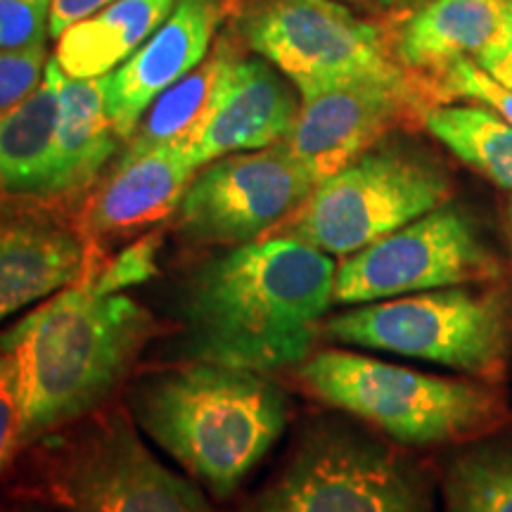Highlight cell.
<instances>
[{"label": "cell", "instance_id": "1", "mask_svg": "<svg viewBox=\"0 0 512 512\" xmlns=\"http://www.w3.org/2000/svg\"><path fill=\"white\" fill-rule=\"evenodd\" d=\"M337 266L306 242L252 240L209 254L178 283V351L256 373L299 366L335 302Z\"/></svg>", "mask_w": 512, "mask_h": 512}, {"label": "cell", "instance_id": "2", "mask_svg": "<svg viewBox=\"0 0 512 512\" xmlns=\"http://www.w3.org/2000/svg\"><path fill=\"white\" fill-rule=\"evenodd\" d=\"M152 313L81 278L0 335L22 408L24 448L86 418L117 394L150 339Z\"/></svg>", "mask_w": 512, "mask_h": 512}, {"label": "cell", "instance_id": "3", "mask_svg": "<svg viewBox=\"0 0 512 512\" xmlns=\"http://www.w3.org/2000/svg\"><path fill=\"white\" fill-rule=\"evenodd\" d=\"M126 408L219 501L240 489L290 418L285 389L266 373L202 361L138 377Z\"/></svg>", "mask_w": 512, "mask_h": 512}, {"label": "cell", "instance_id": "4", "mask_svg": "<svg viewBox=\"0 0 512 512\" xmlns=\"http://www.w3.org/2000/svg\"><path fill=\"white\" fill-rule=\"evenodd\" d=\"M126 406H102L31 448L29 489L55 512H214L166 467Z\"/></svg>", "mask_w": 512, "mask_h": 512}, {"label": "cell", "instance_id": "5", "mask_svg": "<svg viewBox=\"0 0 512 512\" xmlns=\"http://www.w3.org/2000/svg\"><path fill=\"white\" fill-rule=\"evenodd\" d=\"M299 380L335 411L363 420L406 446L477 439L508 420L494 389L377 361L344 349H325L299 363Z\"/></svg>", "mask_w": 512, "mask_h": 512}, {"label": "cell", "instance_id": "6", "mask_svg": "<svg viewBox=\"0 0 512 512\" xmlns=\"http://www.w3.org/2000/svg\"><path fill=\"white\" fill-rule=\"evenodd\" d=\"M235 512H437L406 453L344 415L316 418Z\"/></svg>", "mask_w": 512, "mask_h": 512}, {"label": "cell", "instance_id": "7", "mask_svg": "<svg viewBox=\"0 0 512 512\" xmlns=\"http://www.w3.org/2000/svg\"><path fill=\"white\" fill-rule=\"evenodd\" d=\"M323 332L332 342L439 363L491 382L505 373L512 349V297L494 283L403 294L337 313Z\"/></svg>", "mask_w": 512, "mask_h": 512}, {"label": "cell", "instance_id": "8", "mask_svg": "<svg viewBox=\"0 0 512 512\" xmlns=\"http://www.w3.org/2000/svg\"><path fill=\"white\" fill-rule=\"evenodd\" d=\"M451 200V178L425 152L370 147L323 178L285 221V235L332 256H351Z\"/></svg>", "mask_w": 512, "mask_h": 512}, {"label": "cell", "instance_id": "9", "mask_svg": "<svg viewBox=\"0 0 512 512\" xmlns=\"http://www.w3.org/2000/svg\"><path fill=\"white\" fill-rule=\"evenodd\" d=\"M501 278V259L477 221L446 202L361 252L344 256L335 278V302L356 306Z\"/></svg>", "mask_w": 512, "mask_h": 512}, {"label": "cell", "instance_id": "10", "mask_svg": "<svg viewBox=\"0 0 512 512\" xmlns=\"http://www.w3.org/2000/svg\"><path fill=\"white\" fill-rule=\"evenodd\" d=\"M242 36L299 95L403 72L392 38L337 0H259L242 19Z\"/></svg>", "mask_w": 512, "mask_h": 512}, {"label": "cell", "instance_id": "11", "mask_svg": "<svg viewBox=\"0 0 512 512\" xmlns=\"http://www.w3.org/2000/svg\"><path fill=\"white\" fill-rule=\"evenodd\" d=\"M318 178L285 143L233 152L192 176L174 214V233L192 247H235L290 221Z\"/></svg>", "mask_w": 512, "mask_h": 512}, {"label": "cell", "instance_id": "12", "mask_svg": "<svg viewBox=\"0 0 512 512\" xmlns=\"http://www.w3.org/2000/svg\"><path fill=\"white\" fill-rule=\"evenodd\" d=\"M299 114L285 145L309 166L318 183L337 174L387 133L425 124L439 107L434 88L411 72L368 76L299 95Z\"/></svg>", "mask_w": 512, "mask_h": 512}, {"label": "cell", "instance_id": "13", "mask_svg": "<svg viewBox=\"0 0 512 512\" xmlns=\"http://www.w3.org/2000/svg\"><path fill=\"white\" fill-rule=\"evenodd\" d=\"M271 62L230 55L223 76L195 131L183 140L197 169L233 152L285 143L299 114L292 86Z\"/></svg>", "mask_w": 512, "mask_h": 512}, {"label": "cell", "instance_id": "14", "mask_svg": "<svg viewBox=\"0 0 512 512\" xmlns=\"http://www.w3.org/2000/svg\"><path fill=\"white\" fill-rule=\"evenodd\" d=\"M221 19V0H178L162 27L105 76L107 114L124 143L133 136L147 107L207 60Z\"/></svg>", "mask_w": 512, "mask_h": 512}, {"label": "cell", "instance_id": "15", "mask_svg": "<svg viewBox=\"0 0 512 512\" xmlns=\"http://www.w3.org/2000/svg\"><path fill=\"white\" fill-rule=\"evenodd\" d=\"M88 273V242L60 216L0 204V320L53 297Z\"/></svg>", "mask_w": 512, "mask_h": 512}, {"label": "cell", "instance_id": "16", "mask_svg": "<svg viewBox=\"0 0 512 512\" xmlns=\"http://www.w3.org/2000/svg\"><path fill=\"white\" fill-rule=\"evenodd\" d=\"M197 166L183 143L121 152L117 164L95 185L83 209L81 233L88 245L138 235L176 214Z\"/></svg>", "mask_w": 512, "mask_h": 512}, {"label": "cell", "instance_id": "17", "mask_svg": "<svg viewBox=\"0 0 512 512\" xmlns=\"http://www.w3.org/2000/svg\"><path fill=\"white\" fill-rule=\"evenodd\" d=\"M510 0H422L392 38L396 62L437 91L460 62H475L503 34ZM439 95V93H437Z\"/></svg>", "mask_w": 512, "mask_h": 512}, {"label": "cell", "instance_id": "18", "mask_svg": "<svg viewBox=\"0 0 512 512\" xmlns=\"http://www.w3.org/2000/svg\"><path fill=\"white\" fill-rule=\"evenodd\" d=\"M62 79L60 64L50 57L41 86L0 117V188L5 192L50 200Z\"/></svg>", "mask_w": 512, "mask_h": 512}, {"label": "cell", "instance_id": "19", "mask_svg": "<svg viewBox=\"0 0 512 512\" xmlns=\"http://www.w3.org/2000/svg\"><path fill=\"white\" fill-rule=\"evenodd\" d=\"M124 143L105 105V76L69 79L60 88V121L55 136V171L50 197H67L98 181Z\"/></svg>", "mask_w": 512, "mask_h": 512}, {"label": "cell", "instance_id": "20", "mask_svg": "<svg viewBox=\"0 0 512 512\" xmlns=\"http://www.w3.org/2000/svg\"><path fill=\"white\" fill-rule=\"evenodd\" d=\"M178 0H114L57 38L55 60L69 79H100L121 67L174 12Z\"/></svg>", "mask_w": 512, "mask_h": 512}, {"label": "cell", "instance_id": "21", "mask_svg": "<svg viewBox=\"0 0 512 512\" xmlns=\"http://www.w3.org/2000/svg\"><path fill=\"white\" fill-rule=\"evenodd\" d=\"M425 128L460 162L512 190V124L479 105H439L425 117Z\"/></svg>", "mask_w": 512, "mask_h": 512}, {"label": "cell", "instance_id": "22", "mask_svg": "<svg viewBox=\"0 0 512 512\" xmlns=\"http://www.w3.org/2000/svg\"><path fill=\"white\" fill-rule=\"evenodd\" d=\"M230 60L226 48L209 53L200 67L185 74L181 81L166 88L159 98L147 107L133 136L126 140V152H145L152 147H162L169 143H183L195 131L204 112L209 110L211 98L223 76V69Z\"/></svg>", "mask_w": 512, "mask_h": 512}, {"label": "cell", "instance_id": "23", "mask_svg": "<svg viewBox=\"0 0 512 512\" xmlns=\"http://www.w3.org/2000/svg\"><path fill=\"white\" fill-rule=\"evenodd\" d=\"M444 512H512V448L477 444L448 460Z\"/></svg>", "mask_w": 512, "mask_h": 512}, {"label": "cell", "instance_id": "24", "mask_svg": "<svg viewBox=\"0 0 512 512\" xmlns=\"http://www.w3.org/2000/svg\"><path fill=\"white\" fill-rule=\"evenodd\" d=\"M162 233H147L121 249L114 259L107 261L98 273H88L83 278L91 283L98 294H117L128 287L143 285L159 273V252H162Z\"/></svg>", "mask_w": 512, "mask_h": 512}, {"label": "cell", "instance_id": "25", "mask_svg": "<svg viewBox=\"0 0 512 512\" xmlns=\"http://www.w3.org/2000/svg\"><path fill=\"white\" fill-rule=\"evenodd\" d=\"M48 62L46 41L22 48H0V117L22 105L41 86Z\"/></svg>", "mask_w": 512, "mask_h": 512}, {"label": "cell", "instance_id": "26", "mask_svg": "<svg viewBox=\"0 0 512 512\" xmlns=\"http://www.w3.org/2000/svg\"><path fill=\"white\" fill-rule=\"evenodd\" d=\"M437 93L441 105L453 98H470L489 105L491 110L512 124V88L503 86L494 76L486 74L477 62L467 60L448 69L437 81Z\"/></svg>", "mask_w": 512, "mask_h": 512}, {"label": "cell", "instance_id": "27", "mask_svg": "<svg viewBox=\"0 0 512 512\" xmlns=\"http://www.w3.org/2000/svg\"><path fill=\"white\" fill-rule=\"evenodd\" d=\"M53 0H0V48L43 43L50 27Z\"/></svg>", "mask_w": 512, "mask_h": 512}, {"label": "cell", "instance_id": "28", "mask_svg": "<svg viewBox=\"0 0 512 512\" xmlns=\"http://www.w3.org/2000/svg\"><path fill=\"white\" fill-rule=\"evenodd\" d=\"M24 451L22 408L10 363L0 356V472Z\"/></svg>", "mask_w": 512, "mask_h": 512}, {"label": "cell", "instance_id": "29", "mask_svg": "<svg viewBox=\"0 0 512 512\" xmlns=\"http://www.w3.org/2000/svg\"><path fill=\"white\" fill-rule=\"evenodd\" d=\"M486 74L494 76L503 86L512 88V0L508 3V15H505L503 34L491 48H486L475 60Z\"/></svg>", "mask_w": 512, "mask_h": 512}, {"label": "cell", "instance_id": "30", "mask_svg": "<svg viewBox=\"0 0 512 512\" xmlns=\"http://www.w3.org/2000/svg\"><path fill=\"white\" fill-rule=\"evenodd\" d=\"M110 3H114V0H53L48 27L50 38L57 41L69 27H74V24H79L83 19L95 15V12L107 8Z\"/></svg>", "mask_w": 512, "mask_h": 512}, {"label": "cell", "instance_id": "31", "mask_svg": "<svg viewBox=\"0 0 512 512\" xmlns=\"http://www.w3.org/2000/svg\"><path fill=\"white\" fill-rule=\"evenodd\" d=\"M3 512H55L53 508H48L46 503L36 501V498H31V501H22L17 505H12V508L3 510Z\"/></svg>", "mask_w": 512, "mask_h": 512}, {"label": "cell", "instance_id": "32", "mask_svg": "<svg viewBox=\"0 0 512 512\" xmlns=\"http://www.w3.org/2000/svg\"><path fill=\"white\" fill-rule=\"evenodd\" d=\"M363 3H370L375 5V8H382V10H396V8H403V5H418L422 0H363Z\"/></svg>", "mask_w": 512, "mask_h": 512}, {"label": "cell", "instance_id": "33", "mask_svg": "<svg viewBox=\"0 0 512 512\" xmlns=\"http://www.w3.org/2000/svg\"><path fill=\"white\" fill-rule=\"evenodd\" d=\"M508 230H510V249H512V197L508 204Z\"/></svg>", "mask_w": 512, "mask_h": 512}, {"label": "cell", "instance_id": "34", "mask_svg": "<svg viewBox=\"0 0 512 512\" xmlns=\"http://www.w3.org/2000/svg\"><path fill=\"white\" fill-rule=\"evenodd\" d=\"M0 192H3V188H0Z\"/></svg>", "mask_w": 512, "mask_h": 512}]
</instances>
